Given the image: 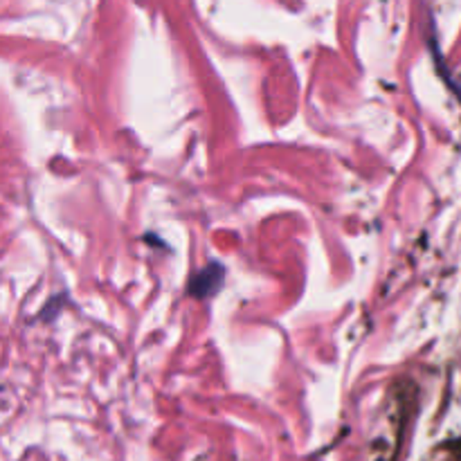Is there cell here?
Masks as SVG:
<instances>
[{
	"mask_svg": "<svg viewBox=\"0 0 461 461\" xmlns=\"http://www.w3.org/2000/svg\"><path fill=\"white\" fill-rule=\"evenodd\" d=\"M216 277H223V268L221 266H210L207 270H203L201 275L196 277V282H192V293L198 297H207L210 293L219 291V282Z\"/></svg>",
	"mask_w": 461,
	"mask_h": 461,
	"instance_id": "6da1fadb",
	"label": "cell"
}]
</instances>
